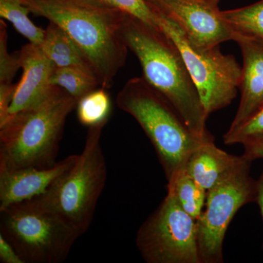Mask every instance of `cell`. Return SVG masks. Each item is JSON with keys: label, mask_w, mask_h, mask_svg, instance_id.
<instances>
[{"label": "cell", "mask_w": 263, "mask_h": 263, "mask_svg": "<svg viewBox=\"0 0 263 263\" xmlns=\"http://www.w3.org/2000/svg\"><path fill=\"white\" fill-rule=\"evenodd\" d=\"M152 11L160 28L181 52L207 115L228 107L236 97L241 82L242 67L235 57L221 53L219 46L209 48L195 46L174 21Z\"/></svg>", "instance_id": "7"}, {"label": "cell", "mask_w": 263, "mask_h": 263, "mask_svg": "<svg viewBox=\"0 0 263 263\" xmlns=\"http://www.w3.org/2000/svg\"><path fill=\"white\" fill-rule=\"evenodd\" d=\"M30 10L21 0H0V16L9 21L17 32L36 46L42 44L45 29L38 27L29 18Z\"/></svg>", "instance_id": "19"}, {"label": "cell", "mask_w": 263, "mask_h": 263, "mask_svg": "<svg viewBox=\"0 0 263 263\" xmlns=\"http://www.w3.org/2000/svg\"><path fill=\"white\" fill-rule=\"evenodd\" d=\"M209 3H212V5H216V6H218V3L220 2V0H208Z\"/></svg>", "instance_id": "27"}, {"label": "cell", "mask_w": 263, "mask_h": 263, "mask_svg": "<svg viewBox=\"0 0 263 263\" xmlns=\"http://www.w3.org/2000/svg\"><path fill=\"white\" fill-rule=\"evenodd\" d=\"M78 156H69L47 168L24 167L0 171V210L46 193L52 183L73 164Z\"/></svg>", "instance_id": "12"}, {"label": "cell", "mask_w": 263, "mask_h": 263, "mask_svg": "<svg viewBox=\"0 0 263 263\" xmlns=\"http://www.w3.org/2000/svg\"><path fill=\"white\" fill-rule=\"evenodd\" d=\"M122 33L141 63L145 80L169 100L190 130L202 138L212 136L205 127L209 116L174 41L160 27L130 15L124 20Z\"/></svg>", "instance_id": "2"}, {"label": "cell", "mask_w": 263, "mask_h": 263, "mask_svg": "<svg viewBox=\"0 0 263 263\" xmlns=\"http://www.w3.org/2000/svg\"><path fill=\"white\" fill-rule=\"evenodd\" d=\"M107 122L89 127L84 150L76 162L52 183L46 193L34 197L81 235L91 226L97 204L106 182V162L100 140Z\"/></svg>", "instance_id": "5"}, {"label": "cell", "mask_w": 263, "mask_h": 263, "mask_svg": "<svg viewBox=\"0 0 263 263\" xmlns=\"http://www.w3.org/2000/svg\"><path fill=\"white\" fill-rule=\"evenodd\" d=\"M119 108L129 114L155 147L167 182L185 170L190 156L213 136L202 138L190 130L163 95L144 78H133L118 93Z\"/></svg>", "instance_id": "4"}, {"label": "cell", "mask_w": 263, "mask_h": 263, "mask_svg": "<svg viewBox=\"0 0 263 263\" xmlns=\"http://www.w3.org/2000/svg\"><path fill=\"white\" fill-rule=\"evenodd\" d=\"M136 245L148 263H201L197 221L170 192L138 230Z\"/></svg>", "instance_id": "9"}, {"label": "cell", "mask_w": 263, "mask_h": 263, "mask_svg": "<svg viewBox=\"0 0 263 263\" xmlns=\"http://www.w3.org/2000/svg\"><path fill=\"white\" fill-rule=\"evenodd\" d=\"M16 86L17 84L0 85V125L3 124L8 118Z\"/></svg>", "instance_id": "24"}, {"label": "cell", "mask_w": 263, "mask_h": 263, "mask_svg": "<svg viewBox=\"0 0 263 263\" xmlns=\"http://www.w3.org/2000/svg\"><path fill=\"white\" fill-rule=\"evenodd\" d=\"M106 90L103 87L96 89L78 102V119L83 125L89 127L108 122L111 102Z\"/></svg>", "instance_id": "21"}, {"label": "cell", "mask_w": 263, "mask_h": 263, "mask_svg": "<svg viewBox=\"0 0 263 263\" xmlns=\"http://www.w3.org/2000/svg\"><path fill=\"white\" fill-rule=\"evenodd\" d=\"M245 154L243 162L207 191L205 207L197 220L201 263L223 262V242L230 222L240 208L257 200L259 179L250 176L251 164L257 158Z\"/></svg>", "instance_id": "8"}, {"label": "cell", "mask_w": 263, "mask_h": 263, "mask_svg": "<svg viewBox=\"0 0 263 263\" xmlns=\"http://www.w3.org/2000/svg\"><path fill=\"white\" fill-rule=\"evenodd\" d=\"M0 262L24 263L13 246L2 234H0Z\"/></svg>", "instance_id": "25"}, {"label": "cell", "mask_w": 263, "mask_h": 263, "mask_svg": "<svg viewBox=\"0 0 263 263\" xmlns=\"http://www.w3.org/2000/svg\"><path fill=\"white\" fill-rule=\"evenodd\" d=\"M77 104L52 86L41 103L8 117L0 125V171L54 166L66 120Z\"/></svg>", "instance_id": "3"}, {"label": "cell", "mask_w": 263, "mask_h": 263, "mask_svg": "<svg viewBox=\"0 0 263 263\" xmlns=\"http://www.w3.org/2000/svg\"><path fill=\"white\" fill-rule=\"evenodd\" d=\"M0 230L24 263H61L81 235L34 198L0 210Z\"/></svg>", "instance_id": "6"}, {"label": "cell", "mask_w": 263, "mask_h": 263, "mask_svg": "<svg viewBox=\"0 0 263 263\" xmlns=\"http://www.w3.org/2000/svg\"><path fill=\"white\" fill-rule=\"evenodd\" d=\"M8 34L7 26L0 20V85L13 84V78L20 68L18 53L11 54L8 50Z\"/></svg>", "instance_id": "22"}, {"label": "cell", "mask_w": 263, "mask_h": 263, "mask_svg": "<svg viewBox=\"0 0 263 263\" xmlns=\"http://www.w3.org/2000/svg\"><path fill=\"white\" fill-rule=\"evenodd\" d=\"M167 192L174 194L180 205L195 220L201 216L206 200L207 191L194 181L185 171L167 182Z\"/></svg>", "instance_id": "16"}, {"label": "cell", "mask_w": 263, "mask_h": 263, "mask_svg": "<svg viewBox=\"0 0 263 263\" xmlns=\"http://www.w3.org/2000/svg\"><path fill=\"white\" fill-rule=\"evenodd\" d=\"M151 9L179 25L190 43L209 48L234 41L235 33L221 15L218 6L208 0H146Z\"/></svg>", "instance_id": "10"}, {"label": "cell", "mask_w": 263, "mask_h": 263, "mask_svg": "<svg viewBox=\"0 0 263 263\" xmlns=\"http://www.w3.org/2000/svg\"><path fill=\"white\" fill-rule=\"evenodd\" d=\"M223 139L226 145H243L245 152L259 159L256 152L263 146V107L239 127L228 130Z\"/></svg>", "instance_id": "20"}, {"label": "cell", "mask_w": 263, "mask_h": 263, "mask_svg": "<svg viewBox=\"0 0 263 263\" xmlns=\"http://www.w3.org/2000/svg\"><path fill=\"white\" fill-rule=\"evenodd\" d=\"M243 57L239 107L228 130H234L263 107V43L235 34Z\"/></svg>", "instance_id": "13"}, {"label": "cell", "mask_w": 263, "mask_h": 263, "mask_svg": "<svg viewBox=\"0 0 263 263\" xmlns=\"http://www.w3.org/2000/svg\"><path fill=\"white\" fill-rule=\"evenodd\" d=\"M51 86L65 90L79 102L85 95L100 86L96 76L79 67H55L51 79Z\"/></svg>", "instance_id": "18"}, {"label": "cell", "mask_w": 263, "mask_h": 263, "mask_svg": "<svg viewBox=\"0 0 263 263\" xmlns=\"http://www.w3.org/2000/svg\"><path fill=\"white\" fill-rule=\"evenodd\" d=\"M257 155L258 156L259 158H262V157H263V147L257 151ZM256 202L259 205L263 221V173L262 175H261L260 177L259 178L258 193H257Z\"/></svg>", "instance_id": "26"}, {"label": "cell", "mask_w": 263, "mask_h": 263, "mask_svg": "<svg viewBox=\"0 0 263 263\" xmlns=\"http://www.w3.org/2000/svg\"><path fill=\"white\" fill-rule=\"evenodd\" d=\"M18 53L23 75L17 84L8 118L32 108L47 96L52 87L51 76L56 67L40 46L29 43Z\"/></svg>", "instance_id": "11"}, {"label": "cell", "mask_w": 263, "mask_h": 263, "mask_svg": "<svg viewBox=\"0 0 263 263\" xmlns=\"http://www.w3.org/2000/svg\"><path fill=\"white\" fill-rule=\"evenodd\" d=\"M112 8L130 15L132 16L139 18L140 20L150 24V25L159 27L156 22V16L154 12L146 0H100Z\"/></svg>", "instance_id": "23"}, {"label": "cell", "mask_w": 263, "mask_h": 263, "mask_svg": "<svg viewBox=\"0 0 263 263\" xmlns=\"http://www.w3.org/2000/svg\"><path fill=\"white\" fill-rule=\"evenodd\" d=\"M30 13L65 30L78 45L100 87L108 89L127 62L122 37L127 13L100 0H21Z\"/></svg>", "instance_id": "1"}, {"label": "cell", "mask_w": 263, "mask_h": 263, "mask_svg": "<svg viewBox=\"0 0 263 263\" xmlns=\"http://www.w3.org/2000/svg\"><path fill=\"white\" fill-rule=\"evenodd\" d=\"M235 34L263 43V0L237 9L221 11Z\"/></svg>", "instance_id": "17"}, {"label": "cell", "mask_w": 263, "mask_h": 263, "mask_svg": "<svg viewBox=\"0 0 263 263\" xmlns=\"http://www.w3.org/2000/svg\"><path fill=\"white\" fill-rule=\"evenodd\" d=\"M246 158V155L235 156L220 149L214 139L204 142L189 157L186 173L206 191L222 179Z\"/></svg>", "instance_id": "14"}, {"label": "cell", "mask_w": 263, "mask_h": 263, "mask_svg": "<svg viewBox=\"0 0 263 263\" xmlns=\"http://www.w3.org/2000/svg\"><path fill=\"white\" fill-rule=\"evenodd\" d=\"M41 47L45 55L56 67H79L95 75L80 48L67 32L56 24L50 22L45 29L44 38Z\"/></svg>", "instance_id": "15"}]
</instances>
